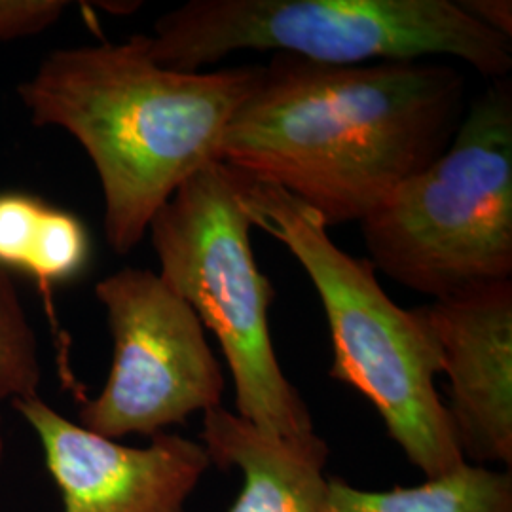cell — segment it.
Wrapping results in <instances>:
<instances>
[{
  "instance_id": "obj_1",
  "label": "cell",
  "mask_w": 512,
  "mask_h": 512,
  "mask_svg": "<svg viewBox=\"0 0 512 512\" xmlns=\"http://www.w3.org/2000/svg\"><path fill=\"white\" fill-rule=\"evenodd\" d=\"M465 93V76L446 63L274 54L224 129L219 162L283 188L327 228L361 222L444 154Z\"/></svg>"
},
{
  "instance_id": "obj_2",
  "label": "cell",
  "mask_w": 512,
  "mask_h": 512,
  "mask_svg": "<svg viewBox=\"0 0 512 512\" xmlns=\"http://www.w3.org/2000/svg\"><path fill=\"white\" fill-rule=\"evenodd\" d=\"M262 65L183 73L158 65L143 37L61 48L18 95L37 128L65 129L97 171L110 249L129 255L194 173L219 162L220 139Z\"/></svg>"
},
{
  "instance_id": "obj_3",
  "label": "cell",
  "mask_w": 512,
  "mask_h": 512,
  "mask_svg": "<svg viewBox=\"0 0 512 512\" xmlns=\"http://www.w3.org/2000/svg\"><path fill=\"white\" fill-rule=\"evenodd\" d=\"M241 177L251 226L279 241L319 294L334 353L330 376L374 404L389 437L427 478L467 463L435 387L442 357L421 306H397L372 262L338 247L306 203L279 186Z\"/></svg>"
},
{
  "instance_id": "obj_4",
  "label": "cell",
  "mask_w": 512,
  "mask_h": 512,
  "mask_svg": "<svg viewBox=\"0 0 512 512\" xmlns=\"http://www.w3.org/2000/svg\"><path fill=\"white\" fill-rule=\"evenodd\" d=\"M165 69L200 73L241 50L359 65L448 55L503 80L512 40L467 14L458 0H190L141 35Z\"/></svg>"
},
{
  "instance_id": "obj_5",
  "label": "cell",
  "mask_w": 512,
  "mask_h": 512,
  "mask_svg": "<svg viewBox=\"0 0 512 512\" xmlns=\"http://www.w3.org/2000/svg\"><path fill=\"white\" fill-rule=\"evenodd\" d=\"M359 224L372 266L433 300L511 279V82L480 93L439 160Z\"/></svg>"
},
{
  "instance_id": "obj_6",
  "label": "cell",
  "mask_w": 512,
  "mask_h": 512,
  "mask_svg": "<svg viewBox=\"0 0 512 512\" xmlns=\"http://www.w3.org/2000/svg\"><path fill=\"white\" fill-rule=\"evenodd\" d=\"M243 177L224 162L194 173L150 220L158 275L219 340L239 418L270 435L313 433L310 410L275 355L268 311L275 291L258 270Z\"/></svg>"
},
{
  "instance_id": "obj_7",
  "label": "cell",
  "mask_w": 512,
  "mask_h": 512,
  "mask_svg": "<svg viewBox=\"0 0 512 512\" xmlns=\"http://www.w3.org/2000/svg\"><path fill=\"white\" fill-rule=\"evenodd\" d=\"M95 298L107 313L112 366L80 408L82 427L112 440L154 437L222 406L226 382L202 321L160 275L126 266L95 285Z\"/></svg>"
},
{
  "instance_id": "obj_8",
  "label": "cell",
  "mask_w": 512,
  "mask_h": 512,
  "mask_svg": "<svg viewBox=\"0 0 512 512\" xmlns=\"http://www.w3.org/2000/svg\"><path fill=\"white\" fill-rule=\"evenodd\" d=\"M12 406L37 433L65 512H186L211 465L203 444L179 435L162 431L135 448L65 418L40 395Z\"/></svg>"
},
{
  "instance_id": "obj_9",
  "label": "cell",
  "mask_w": 512,
  "mask_h": 512,
  "mask_svg": "<svg viewBox=\"0 0 512 512\" xmlns=\"http://www.w3.org/2000/svg\"><path fill=\"white\" fill-rule=\"evenodd\" d=\"M450 380L446 412L465 461L512 463V279L421 306Z\"/></svg>"
},
{
  "instance_id": "obj_10",
  "label": "cell",
  "mask_w": 512,
  "mask_h": 512,
  "mask_svg": "<svg viewBox=\"0 0 512 512\" xmlns=\"http://www.w3.org/2000/svg\"><path fill=\"white\" fill-rule=\"evenodd\" d=\"M200 437L211 463L243 475L228 512H330L329 446L315 431L270 435L219 406L203 414Z\"/></svg>"
},
{
  "instance_id": "obj_11",
  "label": "cell",
  "mask_w": 512,
  "mask_h": 512,
  "mask_svg": "<svg viewBox=\"0 0 512 512\" xmlns=\"http://www.w3.org/2000/svg\"><path fill=\"white\" fill-rule=\"evenodd\" d=\"M330 512H512L511 473L463 463L421 486L366 492L329 478Z\"/></svg>"
},
{
  "instance_id": "obj_12",
  "label": "cell",
  "mask_w": 512,
  "mask_h": 512,
  "mask_svg": "<svg viewBox=\"0 0 512 512\" xmlns=\"http://www.w3.org/2000/svg\"><path fill=\"white\" fill-rule=\"evenodd\" d=\"M40 380L37 334L16 283L0 268V403L38 395Z\"/></svg>"
},
{
  "instance_id": "obj_13",
  "label": "cell",
  "mask_w": 512,
  "mask_h": 512,
  "mask_svg": "<svg viewBox=\"0 0 512 512\" xmlns=\"http://www.w3.org/2000/svg\"><path fill=\"white\" fill-rule=\"evenodd\" d=\"M92 241L84 222L73 213L46 205L27 274L37 277L42 289L67 283L88 268Z\"/></svg>"
},
{
  "instance_id": "obj_14",
  "label": "cell",
  "mask_w": 512,
  "mask_h": 512,
  "mask_svg": "<svg viewBox=\"0 0 512 512\" xmlns=\"http://www.w3.org/2000/svg\"><path fill=\"white\" fill-rule=\"evenodd\" d=\"M46 205L23 192L0 194V268H14L27 274Z\"/></svg>"
},
{
  "instance_id": "obj_15",
  "label": "cell",
  "mask_w": 512,
  "mask_h": 512,
  "mask_svg": "<svg viewBox=\"0 0 512 512\" xmlns=\"http://www.w3.org/2000/svg\"><path fill=\"white\" fill-rule=\"evenodd\" d=\"M69 6L65 0H0V40L40 35L54 27Z\"/></svg>"
},
{
  "instance_id": "obj_16",
  "label": "cell",
  "mask_w": 512,
  "mask_h": 512,
  "mask_svg": "<svg viewBox=\"0 0 512 512\" xmlns=\"http://www.w3.org/2000/svg\"><path fill=\"white\" fill-rule=\"evenodd\" d=\"M459 6L484 27L512 40L511 0H458Z\"/></svg>"
},
{
  "instance_id": "obj_17",
  "label": "cell",
  "mask_w": 512,
  "mask_h": 512,
  "mask_svg": "<svg viewBox=\"0 0 512 512\" xmlns=\"http://www.w3.org/2000/svg\"><path fill=\"white\" fill-rule=\"evenodd\" d=\"M2 414H0V463H2V458H4V431H2Z\"/></svg>"
}]
</instances>
